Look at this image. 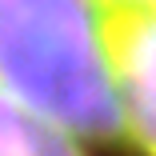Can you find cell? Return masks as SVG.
I'll use <instances>...</instances> for the list:
<instances>
[{"label": "cell", "mask_w": 156, "mask_h": 156, "mask_svg": "<svg viewBox=\"0 0 156 156\" xmlns=\"http://www.w3.org/2000/svg\"><path fill=\"white\" fill-rule=\"evenodd\" d=\"M104 12H156V0H100Z\"/></svg>", "instance_id": "4"}, {"label": "cell", "mask_w": 156, "mask_h": 156, "mask_svg": "<svg viewBox=\"0 0 156 156\" xmlns=\"http://www.w3.org/2000/svg\"><path fill=\"white\" fill-rule=\"evenodd\" d=\"M0 156H88V148L0 92Z\"/></svg>", "instance_id": "3"}, {"label": "cell", "mask_w": 156, "mask_h": 156, "mask_svg": "<svg viewBox=\"0 0 156 156\" xmlns=\"http://www.w3.org/2000/svg\"><path fill=\"white\" fill-rule=\"evenodd\" d=\"M124 148L156 156V12H104Z\"/></svg>", "instance_id": "2"}, {"label": "cell", "mask_w": 156, "mask_h": 156, "mask_svg": "<svg viewBox=\"0 0 156 156\" xmlns=\"http://www.w3.org/2000/svg\"><path fill=\"white\" fill-rule=\"evenodd\" d=\"M0 92L84 148H124L100 0H0Z\"/></svg>", "instance_id": "1"}]
</instances>
